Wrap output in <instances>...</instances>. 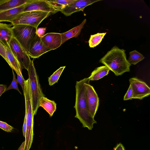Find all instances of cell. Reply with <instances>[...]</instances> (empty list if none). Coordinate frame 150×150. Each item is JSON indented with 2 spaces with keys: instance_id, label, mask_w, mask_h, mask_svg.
Returning <instances> with one entry per match:
<instances>
[{
  "instance_id": "obj_1",
  "label": "cell",
  "mask_w": 150,
  "mask_h": 150,
  "mask_svg": "<svg viewBox=\"0 0 150 150\" xmlns=\"http://www.w3.org/2000/svg\"><path fill=\"white\" fill-rule=\"evenodd\" d=\"M87 79L86 78L76 82L75 102L74 106L76 114L75 117L79 120L83 127L91 130L94 124L97 122L89 114L87 108L85 85Z\"/></svg>"
},
{
  "instance_id": "obj_2",
  "label": "cell",
  "mask_w": 150,
  "mask_h": 150,
  "mask_svg": "<svg viewBox=\"0 0 150 150\" xmlns=\"http://www.w3.org/2000/svg\"><path fill=\"white\" fill-rule=\"evenodd\" d=\"M125 51L115 46L100 60L99 62L105 65L116 76L122 75L129 71L131 66L127 59Z\"/></svg>"
},
{
  "instance_id": "obj_3",
  "label": "cell",
  "mask_w": 150,
  "mask_h": 150,
  "mask_svg": "<svg viewBox=\"0 0 150 150\" xmlns=\"http://www.w3.org/2000/svg\"><path fill=\"white\" fill-rule=\"evenodd\" d=\"M27 71L31 93L33 113L34 116L40 107V99L45 96L42 91L33 60H30Z\"/></svg>"
},
{
  "instance_id": "obj_4",
  "label": "cell",
  "mask_w": 150,
  "mask_h": 150,
  "mask_svg": "<svg viewBox=\"0 0 150 150\" xmlns=\"http://www.w3.org/2000/svg\"><path fill=\"white\" fill-rule=\"evenodd\" d=\"M13 36L27 53L30 45L37 35L35 28L25 25H13Z\"/></svg>"
},
{
  "instance_id": "obj_5",
  "label": "cell",
  "mask_w": 150,
  "mask_h": 150,
  "mask_svg": "<svg viewBox=\"0 0 150 150\" xmlns=\"http://www.w3.org/2000/svg\"><path fill=\"white\" fill-rule=\"evenodd\" d=\"M51 14V13L40 11L22 12L11 23L12 25H25L33 27L36 29L39 25L45 18Z\"/></svg>"
},
{
  "instance_id": "obj_6",
  "label": "cell",
  "mask_w": 150,
  "mask_h": 150,
  "mask_svg": "<svg viewBox=\"0 0 150 150\" xmlns=\"http://www.w3.org/2000/svg\"><path fill=\"white\" fill-rule=\"evenodd\" d=\"M89 81L88 78H87L85 83L86 101L88 112L91 117L94 118L99 106V100L93 87L89 84Z\"/></svg>"
},
{
  "instance_id": "obj_7",
  "label": "cell",
  "mask_w": 150,
  "mask_h": 150,
  "mask_svg": "<svg viewBox=\"0 0 150 150\" xmlns=\"http://www.w3.org/2000/svg\"><path fill=\"white\" fill-rule=\"evenodd\" d=\"M9 47L19 62L21 69H25L28 70L31 59L21 45L13 37L10 42Z\"/></svg>"
},
{
  "instance_id": "obj_8",
  "label": "cell",
  "mask_w": 150,
  "mask_h": 150,
  "mask_svg": "<svg viewBox=\"0 0 150 150\" xmlns=\"http://www.w3.org/2000/svg\"><path fill=\"white\" fill-rule=\"evenodd\" d=\"M30 11H40L51 13L52 14L59 11L55 9L47 0H32L25 4L23 12Z\"/></svg>"
},
{
  "instance_id": "obj_9",
  "label": "cell",
  "mask_w": 150,
  "mask_h": 150,
  "mask_svg": "<svg viewBox=\"0 0 150 150\" xmlns=\"http://www.w3.org/2000/svg\"><path fill=\"white\" fill-rule=\"evenodd\" d=\"M133 91V98L142 100L150 94V88L142 81L136 78L133 77L129 80Z\"/></svg>"
},
{
  "instance_id": "obj_10",
  "label": "cell",
  "mask_w": 150,
  "mask_h": 150,
  "mask_svg": "<svg viewBox=\"0 0 150 150\" xmlns=\"http://www.w3.org/2000/svg\"><path fill=\"white\" fill-rule=\"evenodd\" d=\"M50 50V49L44 45L41 38L36 35L30 45L27 54L31 58H38L42 55Z\"/></svg>"
},
{
  "instance_id": "obj_11",
  "label": "cell",
  "mask_w": 150,
  "mask_h": 150,
  "mask_svg": "<svg viewBox=\"0 0 150 150\" xmlns=\"http://www.w3.org/2000/svg\"><path fill=\"white\" fill-rule=\"evenodd\" d=\"M101 0H75L60 11L65 16H70L73 13L83 11L87 6Z\"/></svg>"
},
{
  "instance_id": "obj_12",
  "label": "cell",
  "mask_w": 150,
  "mask_h": 150,
  "mask_svg": "<svg viewBox=\"0 0 150 150\" xmlns=\"http://www.w3.org/2000/svg\"><path fill=\"white\" fill-rule=\"evenodd\" d=\"M41 39L44 45L51 50L56 49L62 45L60 33H48Z\"/></svg>"
},
{
  "instance_id": "obj_13",
  "label": "cell",
  "mask_w": 150,
  "mask_h": 150,
  "mask_svg": "<svg viewBox=\"0 0 150 150\" xmlns=\"http://www.w3.org/2000/svg\"><path fill=\"white\" fill-rule=\"evenodd\" d=\"M12 25L0 23V41L6 47L9 46L10 42L13 37Z\"/></svg>"
},
{
  "instance_id": "obj_14",
  "label": "cell",
  "mask_w": 150,
  "mask_h": 150,
  "mask_svg": "<svg viewBox=\"0 0 150 150\" xmlns=\"http://www.w3.org/2000/svg\"><path fill=\"white\" fill-rule=\"evenodd\" d=\"M24 5L8 10L0 11V23L8 22L11 23L19 14L23 12Z\"/></svg>"
},
{
  "instance_id": "obj_15",
  "label": "cell",
  "mask_w": 150,
  "mask_h": 150,
  "mask_svg": "<svg viewBox=\"0 0 150 150\" xmlns=\"http://www.w3.org/2000/svg\"><path fill=\"white\" fill-rule=\"evenodd\" d=\"M6 62L12 69L14 70L17 74H22L21 64L12 52L9 46L6 48Z\"/></svg>"
},
{
  "instance_id": "obj_16",
  "label": "cell",
  "mask_w": 150,
  "mask_h": 150,
  "mask_svg": "<svg viewBox=\"0 0 150 150\" xmlns=\"http://www.w3.org/2000/svg\"><path fill=\"white\" fill-rule=\"evenodd\" d=\"M85 19L79 25L64 33H60L62 39V44H63L69 39L77 37L80 34L82 29L86 23Z\"/></svg>"
},
{
  "instance_id": "obj_17",
  "label": "cell",
  "mask_w": 150,
  "mask_h": 150,
  "mask_svg": "<svg viewBox=\"0 0 150 150\" xmlns=\"http://www.w3.org/2000/svg\"><path fill=\"white\" fill-rule=\"evenodd\" d=\"M32 0H0V12L24 5Z\"/></svg>"
},
{
  "instance_id": "obj_18",
  "label": "cell",
  "mask_w": 150,
  "mask_h": 150,
  "mask_svg": "<svg viewBox=\"0 0 150 150\" xmlns=\"http://www.w3.org/2000/svg\"><path fill=\"white\" fill-rule=\"evenodd\" d=\"M39 106L42 107L52 117L56 109V103L54 100H51L45 96L41 98Z\"/></svg>"
},
{
  "instance_id": "obj_19",
  "label": "cell",
  "mask_w": 150,
  "mask_h": 150,
  "mask_svg": "<svg viewBox=\"0 0 150 150\" xmlns=\"http://www.w3.org/2000/svg\"><path fill=\"white\" fill-rule=\"evenodd\" d=\"M110 69L105 66L98 67L91 73L88 77L89 81H96L101 79L109 73Z\"/></svg>"
},
{
  "instance_id": "obj_20",
  "label": "cell",
  "mask_w": 150,
  "mask_h": 150,
  "mask_svg": "<svg viewBox=\"0 0 150 150\" xmlns=\"http://www.w3.org/2000/svg\"><path fill=\"white\" fill-rule=\"evenodd\" d=\"M75 0H47L57 10L59 11L69 5Z\"/></svg>"
},
{
  "instance_id": "obj_21",
  "label": "cell",
  "mask_w": 150,
  "mask_h": 150,
  "mask_svg": "<svg viewBox=\"0 0 150 150\" xmlns=\"http://www.w3.org/2000/svg\"><path fill=\"white\" fill-rule=\"evenodd\" d=\"M107 33H97L91 35L88 41L89 45L90 47L94 48L98 45L101 42Z\"/></svg>"
},
{
  "instance_id": "obj_22",
  "label": "cell",
  "mask_w": 150,
  "mask_h": 150,
  "mask_svg": "<svg viewBox=\"0 0 150 150\" xmlns=\"http://www.w3.org/2000/svg\"><path fill=\"white\" fill-rule=\"evenodd\" d=\"M129 55L127 60L131 64L136 65L144 58L142 54L135 50L129 52Z\"/></svg>"
},
{
  "instance_id": "obj_23",
  "label": "cell",
  "mask_w": 150,
  "mask_h": 150,
  "mask_svg": "<svg viewBox=\"0 0 150 150\" xmlns=\"http://www.w3.org/2000/svg\"><path fill=\"white\" fill-rule=\"evenodd\" d=\"M66 66L61 67L48 78L49 85L52 86L58 82L59 78Z\"/></svg>"
},
{
  "instance_id": "obj_24",
  "label": "cell",
  "mask_w": 150,
  "mask_h": 150,
  "mask_svg": "<svg viewBox=\"0 0 150 150\" xmlns=\"http://www.w3.org/2000/svg\"><path fill=\"white\" fill-rule=\"evenodd\" d=\"M13 78L12 82L11 84L7 88L6 91H7L11 89H14L18 91L21 94H22L19 91L18 87V82L16 78V75L14 74L13 70L12 69Z\"/></svg>"
},
{
  "instance_id": "obj_25",
  "label": "cell",
  "mask_w": 150,
  "mask_h": 150,
  "mask_svg": "<svg viewBox=\"0 0 150 150\" xmlns=\"http://www.w3.org/2000/svg\"><path fill=\"white\" fill-rule=\"evenodd\" d=\"M0 128L7 132H11L13 127L5 122L0 121Z\"/></svg>"
},
{
  "instance_id": "obj_26",
  "label": "cell",
  "mask_w": 150,
  "mask_h": 150,
  "mask_svg": "<svg viewBox=\"0 0 150 150\" xmlns=\"http://www.w3.org/2000/svg\"><path fill=\"white\" fill-rule=\"evenodd\" d=\"M133 91L131 85H130L128 90L124 98V100H131L133 98Z\"/></svg>"
},
{
  "instance_id": "obj_27",
  "label": "cell",
  "mask_w": 150,
  "mask_h": 150,
  "mask_svg": "<svg viewBox=\"0 0 150 150\" xmlns=\"http://www.w3.org/2000/svg\"><path fill=\"white\" fill-rule=\"evenodd\" d=\"M17 81L18 83L21 85L23 90V93L24 91L25 81L22 74H17Z\"/></svg>"
},
{
  "instance_id": "obj_28",
  "label": "cell",
  "mask_w": 150,
  "mask_h": 150,
  "mask_svg": "<svg viewBox=\"0 0 150 150\" xmlns=\"http://www.w3.org/2000/svg\"><path fill=\"white\" fill-rule=\"evenodd\" d=\"M6 48L5 46L0 41V55L6 62Z\"/></svg>"
},
{
  "instance_id": "obj_29",
  "label": "cell",
  "mask_w": 150,
  "mask_h": 150,
  "mask_svg": "<svg viewBox=\"0 0 150 150\" xmlns=\"http://www.w3.org/2000/svg\"><path fill=\"white\" fill-rule=\"evenodd\" d=\"M46 28H39L36 30L37 35L40 38H42L45 35L46 32Z\"/></svg>"
},
{
  "instance_id": "obj_30",
  "label": "cell",
  "mask_w": 150,
  "mask_h": 150,
  "mask_svg": "<svg viewBox=\"0 0 150 150\" xmlns=\"http://www.w3.org/2000/svg\"><path fill=\"white\" fill-rule=\"evenodd\" d=\"M27 128V122L26 115L25 114V116L24 119V123L23 127V133L24 137H25Z\"/></svg>"
},
{
  "instance_id": "obj_31",
  "label": "cell",
  "mask_w": 150,
  "mask_h": 150,
  "mask_svg": "<svg viewBox=\"0 0 150 150\" xmlns=\"http://www.w3.org/2000/svg\"><path fill=\"white\" fill-rule=\"evenodd\" d=\"M7 86L6 85H0V97L2 94L4 93L7 88Z\"/></svg>"
},
{
  "instance_id": "obj_32",
  "label": "cell",
  "mask_w": 150,
  "mask_h": 150,
  "mask_svg": "<svg viewBox=\"0 0 150 150\" xmlns=\"http://www.w3.org/2000/svg\"><path fill=\"white\" fill-rule=\"evenodd\" d=\"M114 150H125L123 145L120 143L117 144L116 146L114 148Z\"/></svg>"
},
{
  "instance_id": "obj_33",
  "label": "cell",
  "mask_w": 150,
  "mask_h": 150,
  "mask_svg": "<svg viewBox=\"0 0 150 150\" xmlns=\"http://www.w3.org/2000/svg\"><path fill=\"white\" fill-rule=\"evenodd\" d=\"M25 142L24 141L23 142L20 147L18 148V150H24L25 147Z\"/></svg>"
}]
</instances>
